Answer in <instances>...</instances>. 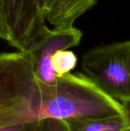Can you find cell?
<instances>
[{"label": "cell", "instance_id": "6da1fadb", "mask_svg": "<svg viewBox=\"0 0 130 131\" xmlns=\"http://www.w3.org/2000/svg\"><path fill=\"white\" fill-rule=\"evenodd\" d=\"M129 104H122L102 92L82 73H68L56 83L42 82L41 120L107 118L125 114Z\"/></svg>", "mask_w": 130, "mask_h": 131}, {"label": "cell", "instance_id": "7a4b0ae2", "mask_svg": "<svg viewBox=\"0 0 130 131\" xmlns=\"http://www.w3.org/2000/svg\"><path fill=\"white\" fill-rule=\"evenodd\" d=\"M42 82L28 51L0 54V129L41 121Z\"/></svg>", "mask_w": 130, "mask_h": 131}, {"label": "cell", "instance_id": "3957f363", "mask_svg": "<svg viewBox=\"0 0 130 131\" xmlns=\"http://www.w3.org/2000/svg\"><path fill=\"white\" fill-rule=\"evenodd\" d=\"M81 68L102 92L122 103H130V41L97 46L82 58Z\"/></svg>", "mask_w": 130, "mask_h": 131}, {"label": "cell", "instance_id": "277c9868", "mask_svg": "<svg viewBox=\"0 0 130 131\" xmlns=\"http://www.w3.org/2000/svg\"><path fill=\"white\" fill-rule=\"evenodd\" d=\"M10 38L8 45L27 51L48 29L46 18L36 0H1Z\"/></svg>", "mask_w": 130, "mask_h": 131}, {"label": "cell", "instance_id": "5b68a950", "mask_svg": "<svg viewBox=\"0 0 130 131\" xmlns=\"http://www.w3.org/2000/svg\"><path fill=\"white\" fill-rule=\"evenodd\" d=\"M82 31L70 27H54L48 29L28 48L36 76L41 82L53 84L58 77L51 65L53 55L59 50H67L78 45L82 38Z\"/></svg>", "mask_w": 130, "mask_h": 131}, {"label": "cell", "instance_id": "8992f818", "mask_svg": "<svg viewBox=\"0 0 130 131\" xmlns=\"http://www.w3.org/2000/svg\"><path fill=\"white\" fill-rule=\"evenodd\" d=\"M97 0H51L46 20L54 27H70L84 13L90 9Z\"/></svg>", "mask_w": 130, "mask_h": 131}, {"label": "cell", "instance_id": "52a82bcc", "mask_svg": "<svg viewBox=\"0 0 130 131\" xmlns=\"http://www.w3.org/2000/svg\"><path fill=\"white\" fill-rule=\"evenodd\" d=\"M68 131H130V104L128 111L120 116L97 119L64 121Z\"/></svg>", "mask_w": 130, "mask_h": 131}, {"label": "cell", "instance_id": "ba28073f", "mask_svg": "<svg viewBox=\"0 0 130 131\" xmlns=\"http://www.w3.org/2000/svg\"><path fill=\"white\" fill-rule=\"evenodd\" d=\"M77 58L75 54L68 50L57 51L51 58V65L59 78L70 73L77 65Z\"/></svg>", "mask_w": 130, "mask_h": 131}, {"label": "cell", "instance_id": "9c48e42d", "mask_svg": "<svg viewBox=\"0 0 130 131\" xmlns=\"http://www.w3.org/2000/svg\"><path fill=\"white\" fill-rule=\"evenodd\" d=\"M38 131H68V130L62 120L44 118L38 122Z\"/></svg>", "mask_w": 130, "mask_h": 131}, {"label": "cell", "instance_id": "30bf717a", "mask_svg": "<svg viewBox=\"0 0 130 131\" xmlns=\"http://www.w3.org/2000/svg\"><path fill=\"white\" fill-rule=\"evenodd\" d=\"M38 122H28L1 128L0 131H38Z\"/></svg>", "mask_w": 130, "mask_h": 131}, {"label": "cell", "instance_id": "8fae6325", "mask_svg": "<svg viewBox=\"0 0 130 131\" xmlns=\"http://www.w3.org/2000/svg\"><path fill=\"white\" fill-rule=\"evenodd\" d=\"M10 38L9 35V30L5 18V15L3 10L2 1L0 0V38L8 41Z\"/></svg>", "mask_w": 130, "mask_h": 131}, {"label": "cell", "instance_id": "7c38bea8", "mask_svg": "<svg viewBox=\"0 0 130 131\" xmlns=\"http://www.w3.org/2000/svg\"><path fill=\"white\" fill-rule=\"evenodd\" d=\"M36 1H37V3L39 6L40 9L41 10V12L44 13V15H46V12L48 8L51 0H36Z\"/></svg>", "mask_w": 130, "mask_h": 131}]
</instances>
